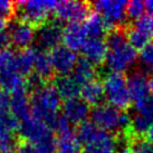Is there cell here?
Instances as JSON below:
<instances>
[{
	"label": "cell",
	"instance_id": "1",
	"mask_svg": "<svg viewBox=\"0 0 153 153\" xmlns=\"http://www.w3.org/2000/svg\"><path fill=\"white\" fill-rule=\"evenodd\" d=\"M125 26L111 29L105 38L107 47L105 65L112 73L123 74L130 71L139 58L136 51L130 45L126 38Z\"/></svg>",
	"mask_w": 153,
	"mask_h": 153
},
{
	"label": "cell",
	"instance_id": "2",
	"mask_svg": "<svg viewBox=\"0 0 153 153\" xmlns=\"http://www.w3.org/2000/svg\"><path fill=\"white\" fill-rule=\"evenodd\" d=\"M63 100L54 85V82L46 83L30 91L31 115L43 121L51 128L55 119L60 114Z\"/></svg>",
	"mask_w": 153,
	"mask_h": 153
},
{
	"label": "cell",
	"instance_id": "3",
	"mask_svg": "<svg viewBox=\"0 0 153 153\" xmlns=\"http://www.w3.org/2000/svg\"><path fill=\"white\" fill-rule=\"evenodd\" d=\"M91 119L96 126L114 135L128 134L131 117L130 113L103 103L91 111Z\"/></svg>",
	"mask_w": 153,
	"mask_h": 153
},
{
	"label": "cell",
	"instance_id": "4",
	"mask_svg": "<svg viewBox=\"0 0 153 153\" xmlns=\"http://www.w3.org/2000/svg\"><path fill=\"white\" fill-rule=\"evenodd\" d=\"M57 1H18L16 2V16L17 19L38 28L51 20V16L55 13Z\"/></svg>",
	"mask_w": 153,
	"mask_h": 153
},
{
	"label": "cell",
	"instance_id": "5",
	"mask_svg": "<svg viewBox=\"0 0 153 153\" xmlns=\"http://www.w3.org/2000/svg\"><path fill=\"white\" fill-rule=\"evenodd\" d=\"M103 86L108 104L125 112L131 107L132 100L128 92V78L124 74L110 72L103 79Z\"/></svg>",
	"mask_w": 153,
	"mask_h": 153
},
{
	"label": "cell",
	"instance_id": "6",
	"mask_svg": "<svg viewBox=\"0 0 153 153\" xmlns=\"http://www.w3.org/2000/svg\"><path fill=\"white\" fill-rule=\"evenodd\" d=\"M92 8L106 22L108 28L113 29L115 27L125 25L126 19V6L128 2L124 0H103L91 2Z\"/></svg>",
	"mask_w": 153,
	"mask_h": 153
},
{
	"label": "cell",
	"instance_id": "7",
	"mask_svg": "<svg viewBox=\"0 0 153 153\" xmlns=\"http://www.w3.org/2000/svg\"><path fill=\"white\" fill-rule=\"evenodd\" d=\"M64 35V26L57 19H51L46 24L36 28L35 33V43L36 49L42 51H53L57 46L62 45Z\"/></svg>",
	"mask_w": 153,
	"mask_h": 153
},
{
	"label": "cell",
	"instance_id": "8",
	"mask_svg": "<svg viewBox=\"0 0 153 153\" xmlns=\"http://www.w3.org/2000/svg\"><path fill=\"white\" fill-rule=\"evenodd\" d=\"M93 11L91 2L83 1H57L55 19L62 24L84 22Z\"/></svg>",
	"mask_w": 153,
	"mask_h": 153
},
{
	"label": "cell",
	"instance_id": "9",
	"mask_svg": "<svg viewBox=\"0 0 153 153\" xmlns=\"http://www.w3.org/2000/svg\"><path fill=\"white\" fill-rule=\"evenodd\" d=\"M48 56L56 77L71 75L78 59L76 53L65 45H59L54 48L48 53Z\"/></svg>",
	"mask_w": 153,
	"mask_h": 153
},
{
	"label": "cell",
	"instance_id": "10",
	"mask_svg": "<svg viewBox=\"0 0 153 153\" xmlns=\"http://www.w3.org/2000/svg\"><path fill=\"white\" fill-rule=\"evenodd\" d=\"M8 33L10 45H13L18 51H22L29 48L30 45L34 43L36 28L19 19H13L8 24Z\"/></svg>",
	"mask_w": 153,
	"mask_h": 153
},
{
	"label": "cell",
	"instance_id": "11",
	"mask_svg": "<svg viewBox=\"0 0 153 153\" xmlns=\"http://www.w3.org/2000/svg\"><path fill=\"white\" fill-rule=\"evenodd\" d=\"M89 105L81 97L71 98L64 101L62 106V114L72 125L78 126L79 124L87 121V117L91 115Z\"/></svg>",
	"mask_w": 153,
	"mask_h": 153
},
{
	"label": "cell",
	"instance_id": "12",
	"mask_svg": "<svg viewBox=\"0 0 153 153\" xmlns=\"http://www.w3.org/2000/svg\"><path fill=\"white\" fill-rule=\"evenodd\" d=\"M128 86L132 102L139 104L151 95L149 77L143 71H133L128 74Z\"/></svg>",
	"mask_w": 153,
	"mask_h": 153
},
{
	"label": "cell",
	"instance_id": "13",
	"mask_svg": "<svg viewBox=\"0 0 153 153\" xmlns=\"http://www.w3.org/2000/svg\"><path fill=\"white\" fill-rule=\"evenodd\" d=\"M10 111L19 122L31 115L28 83L10 93Z\"/></svg>",
	"mask_w": 153,
	"mask_h": 153
},
{
	"label": "cell",
	"instance_id": "14",
	"mask_svg": "<svg viewBox=\"0 0 153 153\" xmlns=\"http://www.w3.org/2000/svg\"><path fill=\"white\" fill-rule=\"evenodd\" d=\"M81 51L83 57L91 62L94 66H102L105 63L107 53L105 38H87Z\"/></svg>",
	"mask_w": 153,
	"mask_h": 153
},
{
	"label": "cell",
	"instance_id": "15",
	"mask_svg": "<svg viewBox=\"0 0 153 153\" xmlns=\"http://www.w3.org/2000/svg\"><path fill=\"white\" fill-rule=\"evenodd\" d=\"M88 36L86 33L84 22H73L67 24L64 27L63 42L66 47L73 51H81L82 47L84 46Z\"/></svg>",
	"mask_w": 153,
	"mask_h": 153
},
{
	"label": "cell",
	"instance_id": "16",
	"mask_svg": "<svg viewBox=\"0 0 153 153\" xmlns=\"http://www.w3.org/2000/svg\"><path fill=\"white\" fill-rule=\"evenodd\" d=\"M83 148L85 153H115L116 136L101 128L97 135Z\"/></svg>",
	"mask_w": 153,
	"mask_h": 153
},
{
	"label": "cell",
	"instance_id": "17",
	"mask_svg": "<svg viewBox=\"0 0 153 153\" xmlns=\"http://www.w3.org/2000/svg\"><path fill=\"white\" fill-rule=\"evenodd\" d=\"M81 98L85 101L89 106H98L104 103L105 98V92L103 82L101 79H94L89 83H86L81 88Z\"/></svg>",
	"mask_w": 153,
	"mask_h": 153
},
{
	"label": "cell",
	"instance_id": "18",
	"mask_svg": "<svg viewBox=\"0 0 153 153\" xmlns=\"http://www.w3.org/2000/svg\"><path fill=\"white\" fill-rule=\"evenodd\" d=\"M54 85L56 86L62 100L64 101L78 97V95L81 94V84L72 75L55 77Z\"/></svg>",
	"mask_w": 153,
	"mask_h": 153
},
{
	"label": "cell",
	"instance_id": "19",
	"mask_svg": "<svg viewBox=\"0 0 153 153\" xmlns=\"http://www.w3.org/2000/svg\"><path fill=\"white\" fill-rule=\"evenodd\" d=\"M71 75L81 84V86H83L86 83H89L91 81L97 78L96 66H94L91 62L82 56V57H78L75 68Z\"/></svg>",
	"mask_w": 153,
	"mask_h": 153
},
{
	"label": "cell",
	"instance_id": "20",
	"mask_svg": "<svg viewBox=\"0 0 153 153\" xmlns=\"http://www.w3.org/2000/svg\"><path fill=\"white\" fill-rule=\"evenodd\" d=\"M35 49H36V48H35ZM33 74L37 75L39 78H42V79H43L44 82H46V83L54 82L56 76H55V74H54L53 67H51L48 53L36 49L35 67H34V73H33Z\"/></svg>",
	"mask_w": 153,
	"mask_h": 153
},
{
	"label": "cell",
	"instance_id": "21",
	"mask_svg": "<svg viewBox=\"0 0 153 153\" xmlns=\"http://www.w3.org/2000/svg\"><path fill=\"white\" fill-rule=\"evenodd\" d=\"M84 26L88 38H106L107 33L110 31V28L104 19L95 11H92V13L86 18Z\"/></svg>",
	"mask_w": 153,
	"mask_h": 153
},
{
	"label": "cell",
	"instance_id": "22",
	"mask_svg": "<svg viewBox=\"0 0 153 153\" xmlns=\"http://www.w3.org/2000/svg\"><path fill=\"white\" fill-rule=\"evenodd\" d=\"M82 151L83 145L78 141L74 131L56 135L55 153H82Z\"/></svg>",
	"mask_w": 153,
	"mask_h": 153
},
{
	"label": "cell",
	"instance_id": "23",
	"mask_svg": "<svg viewBox=\"0 0 153 153\" xmlns=\"http://www.w3.org/2000/svg\"><path fill=\"white\" fill-rule=\"evenodd\" d=\"M35 57H36V49L35 48H26L17 51V69L19 75L24 78L28 77L34 73Z\"/></svg>",
	"mask_w": 153,
	"mask_h": 153
},
{
	"label": "cell",
	"instance_id": "24",
	"mask_svg": "<svg viewBox=\"0 0 153 153\" xmlns=\"http://www.w3.org/2000/svg\"><path fill=\"white\" fill-rule=\"evenodd\" d=\"M125 34H126V38L130 45L135 51H142L144 47H146L151 43V40L148 37H145L141 31H139L132 25L125 26Z\"/></svg>",
	"mask_w": 153,
	"mask_h": 153
},
{
	"label": "cell",
	"instance_id": "25",
	"mask_svg": "<svg viewBox=\"0 0 153 153\" xmlns=\"http://www.w3.org/2000/svg\"><path fill=\"white\" fill-rule=\"evenodd\" d=\"M132 26L153 42V15H143L133 22Z\"/></svg>",
	"mask_w": 153,
	"mask_h": 153
},
{
	"label": "cell",
	"instance_id": "26",
	"mask_svg": "<svg viewBox=\"0 0 153 153\" xmlns=\"http://www.w3.org/2000/svg\"><path fill=\"white\" fill-rule=\"evenodd\" d=\"M134 112L143 116L151 125H153V96L150 95L148 98L139 104L134 105Z\"/></svg>",
	"mask_w": 153,
	"mask_h": 153
},
{
	"label": "cell",
	"instance_id": "27",
	"mask_svg": "<svg viewBox=\"0 0 153 153\" xmlns=\"http://www.w3.org/2000/svg\"><path fill=\"white\" fill-rule=\"evenodd\" d=\"M140 62L141 65L143 67V72L150 73L151 75L153 74V42L148 45L146 47H144L140 53Z\"/></svg>",
	"mask_w": 153,
	"mask_h": 153
},
{
	"label": "cell",
	"instance_id": "28",
	"mask_svg": "<svg viewBox=\"0 0 153 153\" xmlns=\"http://www.w3.org/2000/svg\"><path fill=\"white\" fill-rule=\"evenodd\" d=\"M16 2L8 0H0V22L9 24L16 17Z\"/></svg>",
	"mask_w": 153,
	"mask_h": 153
},
{
	"label": "cell",
	"instance_id": "29",
	"mask_svg": "<svg viewBox=\"0 0 153 153\" xmlns=\"http://www.w3.org/2000/svg\"><path fill=\"white\" fill-rule=\"evenodd\" d=\"M144 11L145 4L143 1L133 0V1L128 2V6H126V16H128V19L136 20V19H139V18H141L144 15Z\"/></svg>",
	"mask_w": 153,
	"mask_h": 153
},
{
	"label": "cell",
	"instance_id": "30",
	"mask_svg": "<svg viewBox=\"0 0 153 153\" xmlns=\"http://www.w3.org/2000/svg\"><path fill=\"white\" fill-rule=\"evenodd\" d=\"M130 153H153V144L144 137H134L131 141Z\"/></svg>",
	"mask_w": 153,
	"mask_h": 153
},
{
	"label": "cell",
	"instance_id": "31",
	"mask_svg": "<svg viewBox=\"0 0 153 153\" xmlns=\"http://www.w3.org/2000/svg\"><path fill=\"white\" fill-rule=\"evenodd\" d=\"M10 46V38L8 33V24L0 22V51L7 49Z\"/></svg>",
	"mask_w": 153,
	"mask_h": 153
},
{
	"label": "cell",
	"instance_id": "32",
	"mask_svg": "<svg viewBox=\"0 0 153 153\" xmlns=\"http://www.w3.org/2000/svg\"><path fill=\"white\" fill-rule=\"evenodd\" d=\"M16 152L15 153H39L37 151V149L35 148L34 145L29 143V142H26V141L19 140L18 139L17 145H16Z\"/></svg>",
	"mask_w": 153,
	"mask_h": 153
},
{
	"label": "cell",
	"instance_id": "33",
	"mask_svg": "<svg viewBox=\"0 0 153 153\" xmlns=\"http://www.w3.org/2000/svg\"><path fill=\"white\" fill-rule=\"evenodd\" d=\"M145 140L148 141V142H150L151 144H153V125L149 128V131L146 132V134H145Z\"/></svg>",
	"mask_w": 153,
	"mask_h": 153
},
{
	"label": "cell",
	"instance_id": "34",
	"mask_svg": "<svg viewBox=\"0 0 153 153\" xmlns=\"http://www.w3.org/2000/svg\"><path fill=\"white\" fill-rule=\"evenodd\" d=\"M145 10L149 13V15H153V0H149V1H145Z\"/></svg>",
	"mask_w": 153,
	"mask_h": 153
},
{
	"label": "cell",
	"instance_id": "35",
	"mask_svg": "<svg viewBox=\"0 0 153 153\" xmlns=\"http://www.w3.org/2000/svg\"><path fill=\"white\" fill-rule=\"evenodd\" d=\"M149 83H150V92H151V94H152V96H153V74L150 76Z\"/></svg>",
	"mask_w": 153,
	"mask_h": 153
},
{
	"label": "cell",
	"instance_id": "36",
	"mask_svg": "<svg viewBox=\"0 0 153 153\" xmlns=\"http://www.w3.org/2000/svg\"><path fill=\"white\" fill-rule=\"evenodd\" d=\"M0 153H2V150H1V146H0Z\"/></svg>",
	"mask_w": 153,
	"mask_h": 153
},
{
	"label": "cell",
	"instance_id": "37",
	"mask_svg": "<svg viewBox=\"0 0 153 153\" xmlns=\"http://www.w3.org/2000/svg\"><path fill=\"white\" fill-rule=\"evenodd\" d=\"M8 153H15V152H8Z\"/></svg>",
	"mask_w": 153,
	"mask_h": 153
}]
</instances>
